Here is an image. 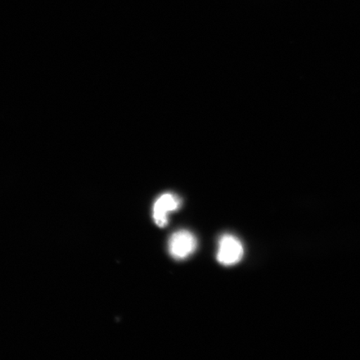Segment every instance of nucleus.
<instances>
[{
	"label": "nucleus",
	"instance_id": "nucleus-1",
	"mask_svg": "<svg viewBox=\"0 0 360 360\" xmlns=\"http://www.w3.org/2000/svg\"><path fill=\"white\" fill-rule=\"evenodd\" d=\"M244 256V247L236 236L225 235L219 240L217 259L225 266L240 262Z\"/></svg>",
	"mask_w": 360,
	"mask_h": 360
},
{
	"label": "nucleus",
	"instance_id": "nucleus-3",
	"mask_svg": "<svg viewBox=\"0 0 360 360\" xmlns=\"http://www.w3.org/2000/svg\"><path fill=\"white\" fill-rule=\"evenodd\" d=\"M180 200L173 193H164L156 200L154 205L155 222L160 227H164L168 224V214L179 208Z\"/></svg>",
	"mask_w": 360,
	"mask_h": 360
},
{
	"label": "nucleus",
	"instance_id": "nucleus-2",
	"mask_svg": "<svg viewBox=\"0 0 360 360\" xmlns=\"http://www.w3.org/2000/svg\"><path fill=\"white\" fill-rule=\"evenodd\" d=\"M197 248V240L188 231H179L173 233L169 241V251L176 259H184L191 255Z\"/></svg>",
	"mask_w": 360,
	"mask_h": 360
}]
</instances>
